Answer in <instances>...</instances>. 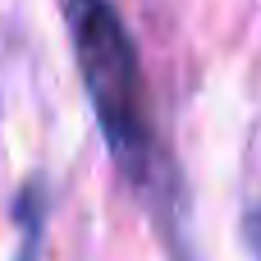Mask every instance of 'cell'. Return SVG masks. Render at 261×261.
I'll use <instances>...</instances> for the list:
<instances>
[{
	"instance_id": "6da1fadb",
	"label": "cell",
	"mask_w": 261,
	"mask_h": 261,
	"mask_svg": "<svg viewBox=\"0 0 261 261\" xmlns=\"http://www.w3.org/2000/svg\"><path fill=\"white\" fill-rule=\"evenodd\" d=\"M69 32L115 161L128 174L147 179L156 161V133H151L142 64L119 9L110 0H69Z\"/></svg>"
}]
</instances>
